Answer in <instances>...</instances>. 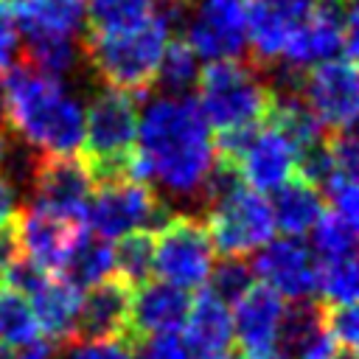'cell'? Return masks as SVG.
I'll use <instances>...</instances> for the list:
<instances>
[{"mask_svg": "<svg viewBox=\"0 0 359 359\" xmlns=\"http://www.w3.org/2000/svg\"><path fill=\"white\" fill-rule=\"evenodd\" d=\"M213 165V135L191 95L149 101L137 121L132 180L157 182L171 199L199 205V191Z\"/></svg>", "mask_w": 359, "mask_h": 359, "instance_id": "cell-1", "label": "cell"}, {"mask_svg": "<svg viewBox=\"0 0 359 359\" xmlns=\"http://www.w3.org/2000/svg\"><path fill=\"white\" fill-rule=\"evenodd\" d=\"M6 129L39 154L65 157L81 149L84 109L62 81L17 62L3 73Z\"/></svg>", "mask_w": 359, "mask_h": 359, "instance_id": "cell-2", "label": "cell"}, {"mask_svg": "<svg viewBox=\"0 0 359 359\" xmlns=\"http://www.w3.org/2000/svg\"><path fill=\"white\" fill-rule=\"evenodd\" d=\"M168 39H171V31L154 8V17L135 31L109 34V36L81 31L79 45H81L87 73L101 79L104 87H115L137 98V95H146L149 87L154 84Z\"/></svg>", "mask_w": 359, "mask_h": 359, "instance_id": "cell-3", "label": "cell"}, {"mask_svg": "<svg viewBox=\"0 0 359 359\" xmlns=\"http://www.w3.org/2000/svg\"><path fill=\"white\" fill-rule=\"evenodd\" d=\"M137 98L115 90L101 87L84 112V137H81V154L93 188L107 182L132 180V154L137 140Z\"/></svg>", "mask_w": 359, "mask_h": 359, "instance_id": "cell-4", "label": "cell"}, {"mask_svg": "<svg viewBox=\"0 0 359 359\" xmlns=\"http://www.w3.org/2000/svg\"><path fill=\"white\" fill-rule=\"evenodd\" d=\"M196 90V104L208 126H213L216 132L258 126L264 123L272 104V93L264 76L241 59L210 62L205 70H199Z\"/></svg>", "mask_w": 359, "mask_h": 359, "instance_id": "cell-5", "label": "cell"}, {"mask_svg": "<svg viewBox=\"0 0 359 359\" xmlns=\"http://www.w3.org/2000/svg\"><path fill=\"white\" fill-rule=\"evenodd\" d=\"M171 216V202L157 196L151 185L137 180H121L93 188L84 222L90 224V233L109 241L135 230H146L154 236Z\"/></svg>", "mask_w": 359, "mask_h": 359, "instance_id": "cell-6", "label": "cell"}, {"mask_svg": "<svg viewBox=\"0 0 359 359\" xmlns=\"http://www.w3.org/2000/svg\"><path fill=\"white\" fill-rule=\"evenodd\" d=\"M213 244L208 227L194 213H174L154 233V261L151 272L160 275L163 283L191 292L205 289L213 269Z\"/></svg>", "mask_w": 359, "mask_h": 359, "instance_id": "cell-7", "label": "cell"}, {"mask_svg": "<svg viewBox=\"0 0 359 359\" xmlns=\"http://www.w3.org/2000/svg\"><path fill=\"white\" fill-rule=\"evenodd\" d=\"M205 227L213 252H219L222 258H244L247 252H255L269 244L275 236L269 202L247 185H241L227 199L216 202L208 210Z\"/></svg>", "mask_w": 359, "mask_h": 359, "instance_id": "cell-8", "label": "cell"}, {"mask_svg": "<svg viewBox=\"0 0 359 359\" xmlns=\"http://www.w3.org/2000/svg\"><path fill=\"white\" fill-rule=\"evenodd\" d=\"M90 196H93V180L84 163L79 160V154H65V157L39 154L28 188V199H31L28 208L73 224H84Z\"/></svg>", "mask_w": 359, "mask_h": 359, "instance_id": "cell-9", "label": "cell"}, {"mask_svg": "<svg viewBox=\"0 0 359 359\" xmlns=\"http://www.w3.org/2000/svg\"><path fill=\"white\" fill-rule=\"evenodd\" d=\"M182 39L196 59L227 62L241 59L247 45L244 6L241 0H196L191 6Z\"/></svg>", "mask_w": 359, "mask_h": 359, "instance_id": "cell-10", "label": "cell"}, {"mask_svg": "<svg viewBox=\"0 0 359 359\" xmlns=\"http://www.w3.org/2000/svg\"><path fill=\"white\" fill-rule=\"evenodd\" d=\"M356 62L334 59L306 70L300 98L331 132H348L356 121Z\"/></svg>", "mask_w": 359, "mask_h": 359, "instance_id": "cell-11", "label": "cell"}, {"mask_svg": "<svg viewBox=\"0 0 359 359\" xmlns=\"http://www.w3.org/2000/svg\"><path fill=\"white\" fill-rule=\"evenodd\" d=\"M250 42V65L264 70L283 56L294 28L309 17L311 0H241Z\"/></svg>", "mask_w": 359, "mask_h": 359, "instance_id": "cell-12", "label": "cell"}, {"mask_svg": "<svg viewBox=\"0 0 359 359\" xmlns=\"http://www.w3.org/2000/svg\"><path fill=\"white\" fill-rule=\"evenodd\" d=\"M250 269L280 300H309L317 286V261L300 238H272L255 252Z\"/></svg>", "mask_w": 359, "mask_h": 359, "instance_id": "cell-13", "label": "cell"}, {"mask_svg": "<svg viewBox=\"0 0 359 359\" xmlns=\"http://www.w3.org/2000/svg\"><path fill=\"white\" fill-rule=\"evenodd\" d=\"M191 297L163 280H146L132 289L129 300V342L137 345L149 337L180 334L188 317Z\"/></svg>", "mask_w": 359, "mask_h": 359, "instance_id": "cell-14", "label": "cell"}, {"mask_svg": "<svg viewBox=\"0 0 359 359\" xmlns=\"http://www.w3.org/2000/svg\"><path fill=\"white\" fill-rule=\"evenodd\" d=\"M14 230H17L22 258L48 275H56L73 241L84 230V224H73V222L39 213L34 208H22L14 216Z\"/></svg>", "mask_w": 359, "mask_h": 359, "instance_id": "cell-15", "label": "cell"}, {"mask_svg": "<svg viewBox=\"0 0 359 359\" xmlns=\"http://www.w3.org/2000/svg\"><path fill=\"white\" fill-rule=\"evenodd\" d=\"M129 300L132 289L107 278L81 294L76 339H126L129 342Z\"/></svg>", "mask_w": 359, "mask_h": 359, "instance_id": "cell-16", "label": "cell"}, {"mask_svg": "<svg viewBox=\"0 0 359 359\" xmlns=\"http://www.w3.org/2000/svg\"><path fill=\"white\" fill-rule=\"evenodd\" d=\"M283 300L266 289L264 283H252L233 303V339H238L241 351H264L278 345V331L283 320Z\"/></svg>", "mask_w": 359, "mask_h": 359, "instance_id": "cell-17", "label": "cell"}, {"mask_svg": "<svg viewBox=\"0 0 359 359\" xmlns=\"http://www.w3.org/2000/svg\"><path fill=\"white\" fill-rule=\"evenodd\" d=\"M28 303H31L39 337H45L50 345H67V342L76 339V323H79V309H81V289H76L65 278L48 275L28 294Z\"/></svg>", "mask_w": 359, "mask_h": 359, "instance_id": "cell-18", "label": "cell"}, {"mask_svg": "<svg viewBox=\"0 0 359 359\" xmlns=\"http://www.w3.org/2000/svg\"><path fill=\"white\" fill-rule=\"evenodd\" d=\"M244 185L255 194L280 188L294 171V149L266 123L261 126L258 137L250 143L244 157L236 163Z\"/></svg>", "mask_w": 359, "mask_h": 359, "instance_id": "cell-19", "label": "cell"}, {"mask_svg": "<svg viewBox=\"0 0 359 359\" xmlns=\"http://www.w3.org/2000/svg\"><path fill=\"white\" fill-rule=\"evenodd\" d=\"M182 331H185L182 342L188 345L191 353H202V359L216 356V353H227V348L233 345L230 306L222 303L213 292L202 289L188 306V317H185Z\"/></svg>", "mask_w": 359, "mask_h": 359, "instance_id": "cell-20", "label": "cell"}, {"mask_svg": "<svg viewBox=\"0 0 359 359\" xmlns=\"http://www.w3.org/2000/svg\"><path fill=\"white\" fill-rule=\"evenodd\" d=\"M278 348L289 359H331L337 348L323 328V303L297 300L292 309H283Z\"/></svg>", "mask_w": 359, "mask_h": 359, "instance_id": "cell-21", "label": "cell"}, {"mask_svg": "<svg viewBox=\"0 0 359 359\" xmlns=\"http://www.w3.org/2000/svg\"><path fill=\"white\" fill-rule=\"evenodd\" d=\"M269 210H272L275 230H280L286 238H300L303 233H309L317 224L325 205L314 185H309L306 180L292 174L280 188L272 191Z\"/></svg>", "mask_w": 359, "mask_h": 359, "instance_id": "cell-22", "label": "cell"}, {"mask_svg": "<svg viewBox=\"0 0 359 359\" xmlns=\"http://www.w3.org/2000/svg\"><path fill=\"white\" fill-rule=\"evenodd\" d=\"M17 31L76 36L84 31V0H11Z\"/></svg>", "mask_w": 359, "mask_h": 359, "instance_id": "cell-23", "label": "cell"}, {"mask_svg": "<svg viewBox=\"0 0 359 359\" xmlns=\"http://www.w3.org/2000/svg\"><path fill=\"white\" fill-rule=\"evenodd\" d=\"M22 65L36 70L39 76H48L53 81H62L67 76H76L84 67L81 45L73 36H48V34H22Z\"/></svg>", "mask_w": 359, "mask_h": 359, "instance_id": "cell-24", "label": "cell"}, {"mask_svg": "<svg viewBox=\"0 0 359 359\" xmlns=\"http://www.w3.org/2000/svg\"><path fill=\"white\" fill-rule=\"evenodd\" d=\"M59 272L76 289L98 286L101 280L112 278V244L84 227L79 233V238L73 241V247H70Z\"/></svg>", "mask_w": 359, "mask_h": 359, "instance_id": "cell-25", "label": "cell"}, {"mask_svg": "<svg viewBox=\"0 0 359 359\" xmlns=\"http://www.w3.org/2000/svg\"><path fill=\"white\" fill-rule=\"evenodd\" d=\"M157 0H84L87 34L109 36L140 28L154 17Z\"/></svg>", "mask_w": 359, "mask_h": 359, "instance_id": "cell-26", "label": "cell"}, {"mask_svg": "<svg viewBox=\"0 0 359 359\" xmlns=\"http://www.w3.org/2000/svg\"><path fill=\"white\" fill-rule=\"evenodd\" d=\"M42 342L39 328L31 311V303L17 289L0 283V348L3 351H25Z\"/></svg>", "mask_w": 359, "mask_h": 359, "instance_id": "cell-27", "label": "cell"}, {"mask_svg": "<svg viewBox=\"0 0 359 359\" xmlns=\"http://www.w3.org/2000/svg\"><path fill=\"white\" fill-rule=\"evenodd\" d=\"M154 261V236L146 230H135L121 236L112 244V278L126 289H137L149 280Z\"/></svg>", "mask_w": 359, "mask_h": 359, "instance_id": "cell-28", "label": "cell"}, {"mask_svg": "<svg viewBox=\"0 0 359 359\" xmlns=\"http://www.w3.org/2000/svg\"><path fill=\"white\" fill-rule=\"evenodd\" d=\"M196 79H199L196 53L188 48V42L182 36H171L168 45H165V50H163V59H160L154 84L160 87L163 95L180 98V95H185V90L191 84H196Z\"/></svg>", "mask_w": 359, "mask_h": 359, "instance_id": "cell-29", "label": "cell"}, {"mask_svg": "<svg viewBox=\"0 0 359 359\" xmlns=\"http://www.w3.org/2000/svg\"><path fill=\"white\" fill-rule=\"evenodd\" d=\"M311 233V255L317 264L325 261H339V258H353L356 247V224L345 222L334 210H323L317 224L309 230Z\"/></svg>", "mask_w": 359, "mask_h": 359, "instance_id": "cell-30", "label": "cell"}, {"mask_svg": "<svg viewBox=\"0 0 359 359\" xmlns=\"http://www.w3.org/2000/svg\"><path fill=\"white\" fill-rule=\"evenodd\" d=\"M323 306H356V258H339L317 264V286Z\"/></svg>", "mask_w": 359, "mask_h": 359, "instance_id": "cell-31", "label": "cell"}, {"mask_svg": "<svg viewBox=\"0 0 359 359\" xmlns=\"http://www.w3.org/2000/svg\"><path fill=\"white\" fill-rule=\"evenodd\" d=\"M208 283H210L208 292H213L222 303L230 306L255 283V278H252V269L244 258H222L219 264H213Z\"/></svg>", "mask_w": 359, "mask_h": 359, "instance_id": "cell-32", "label": "cell"}, {"mask_svg": "<svg viewBox=\"0 0 359 359\" xmlns=\"http://www.w3.org/2000/svg\"><path fill=\"white\" fill-rule=\"evenodd\" d=\"M309 14L323 25L339 31L356 56V0H311Z\"/></svg>", "mask_w": 359, "mask_h": 359, "instance_id": "cell-33", "label": "cell"}, {"mask_svg": "<svg viewBox=\"0 0 359 359\" xmlns=\"http://www.w3.org/2000/svg\"><path fill=\"white\" fill-rule=\"evenodd\" d=\"M323 328L337 351L356 353V342H359L356 306H323Z\"/></svg>", "mask_w": 359, "mask_h": 359, "instance_id": "cell-34", "label": "cell"}, {"mask_svg": "<svg viewBox=\"0 0 359 359\" xmlns=\"http://www.w3.org/2000/svg\"><path fill=\"white\" fill-rule=\"evenodd\" d=\"M62 359H135V345L126 339H73Z\"/></svg>", "mask_w": 359, "mask_h": 359, "instance_id": "cell-35", "label": "cell"}, {"mask_svg": "<svg viewBox=\"0 0 359 359\" xmlns=\"http://www.w3.org/2000/svg\"><path fill=\"white\" fill-rule=\"evenodd\" d=\"M135 359H194V353L188 351L180 334H168V337H149L137 342Z\"/></svg>", "mask_w": 359, "mask_h": 359, "instance_id": "cell-36", "label": "cell"}, {"mask_svg": "<svg viewBox=\"0 0 359 359\" xmlns=\"http://www.w3.org/2000/svg\"><path fill=\"white\" fill-rule=\"evenodd\" d=\"M20 50V31L14 20L11 0H0V73H6L14 65V56Z\"/></svg>", "mask_w": 359, "mask_h": 359, "instance_id": "cell-37", "label": "cell"}, {"mask_svg": "<svg viewBox=\"0 0 359 359\" xmlns=\"http://www.w3.org/2000/svg\"><path fill=\"white\" fill-rule=\"evenodd\" d=\"M22 258L20 252V241H17V230H14V219L8 224L0 227V283L6 280V275L11 272V266Z\"/></svg>", "mask_w": 359, "mask_h": 359, "instance_id": "cell-38", "label": "cell"}, {"mask_svg": "<svg viewBox=\"0 0 359 359\" xmlns=\"http://www.w3.org/2000/svg\"><path fill=\"white\" fill-rule=\"evenodd\" d=\"M17 210H20V196H17V191L0 177V227L8 224V222L17 216Z\"/></svg>", "mask_w": 359, "mask_h": 359, "instance_id": "cell-39", "label": "cell"}, {"mask_svg": "<svg viewBox=\"0 0 359 359\" xmlns=\"http://www.w3.org/2000/svg\"><path fill=\"white\" fill-rule=\"evenodd\" d=\"M20 359H53V348L45 345V342H36V345L25 348V351L20 353Z\"/></svg>", "mask_w": 359, "mask_h": 359, "instance_id": "cell-40", "label": "cell"}, {"mask_svg": "<svg viewBox=\"0 0 359 359\" xmlns=\"http://www.w3.org/2000/svg\"><path fill=\"white\" fill-rule=\"evenodd\" d=\"M244 359H289L278 345H272V348H264V351H250V353H244Z\"/></svg>", "mask_w": 359, "mask_h": 359, "instance_id": "cell-41", "label": "cell"}, {"mask_svg": "<svg viewBox=\"0 0 359 359\" xmlns=\"http://www.w3.org/2000/svg\"><path fill=\"white\" fill-rule=\"evenodd\" d=\"M331 359H356V353H345V351H337Z\"/></svg>", "mask_w": 359, "mask_h": 359, "instance_id": "cell-42", "label": "cell"}, {"mask_svg": "<svg viewBox=\"0 0 359 359\" xmlns=\"http://www.w3.org/2000/svg\"><path fill=\"white\" fill-rule=\"evenodd\" d=\"M160 3H177V6H188V8H191L196 0H160Z\"/></svg>", "mask_w": 359, "mask_h": 359, "instance_id": "cell-43", "label": "cell"}, {"mask_svg": "<svg viewBox=\"0 0 359 359\" xmlns=\"http://www.w3.org/2000/svg\"><path fill=\"white\" fill-rule=\"evenodd\" d=\"M205 359H236V356H230V353H216V356H205Z\"/></svg>", "mask_w": 359, "mask_h": 359, "instance_id": "cell-44", "label": "cell"}, {"mask_svg": "<svg viewBox=\"0 0 359 359\" xmlns=\"http://www.w3.org/2000/svg\"><path fill=\"white\" fill-rule=\"evenodd\" d=\"M0 359H11V353H8V351H3V348H0Z\"/></svg>", "mask_w": 359, "mask_h": 359, "instance_id": "cell-45", "label": "cell"}, {"mask_svg": "<svg viewBox=\"0 0 359 359\" xmlns=\"http://www.w3.org/2000/svg\"><path fill=\"white\" fill-rule=\"evenodd\" d=\"M0 121H3V93H0Z\"/></svg>", "mask_w": 359, "mask_h": 359, "instance_id": "cell-46", "label": "cell"}]
</instances>
